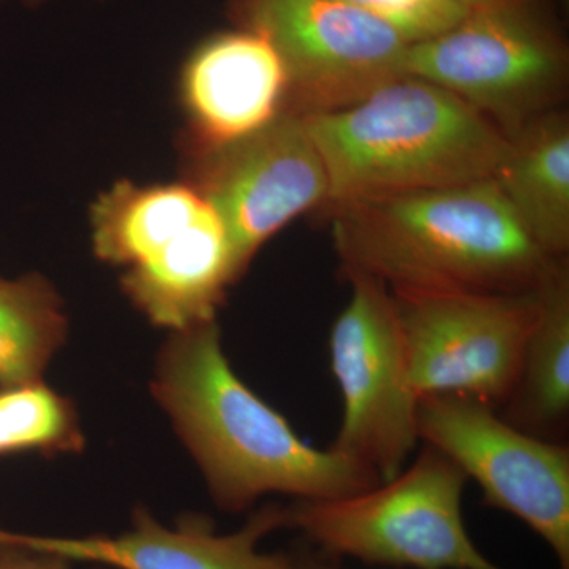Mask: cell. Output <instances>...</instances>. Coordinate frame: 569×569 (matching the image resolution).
<instances>
[{"mask_svg": "<svg viewBox=\"0 0 569 569\" xmlns=\"http://www.w3.org/2000/svg\"><path fill=\"white\" fill-rule=\"evenodd\" d=\"M151 391L223 511H246L268 493L332 500L380 482L355 460L307 443L254 395L228 361L216 320L171 335Z\"/></svg>", "mask_w": 569, "mask_h": 569, "instance_id": "1", "label": "cell"}, {"mask_svg": "<svg viewBox=\"0 0 569 569\" xmlns=\"http://www.w3.org/2000/svg\"><path fill=\"white\" fill-rule=\"evenodd\" d=\"M346 276L389 290L527 293L553 263L531 241L492 178L332 206Z\"/></svg>", "mask_w": 569, "mask_h": 569, "instance_id": "2", "label": "cell"}, {"mask_svg": "<svg viewBox=\"0 0 569 569\" xmlns=\"http://www.w3.org/2000/svg\"><path fill=\"white\" fill-rule=\"evenodd\" d=\"M302 119L323 159L331 206L485 181L509 144L481 112L413 77L351 107Z\"/></svg>", "mask_w": 569, "mask_h": 569, "instance_id": "3", "label": "cell"}, {"mask_svg": "<svg viewBox=\"0 0 569 569\" xmlns=\"http://www.w3.org/2000/svg\"><path fill=\"white\" fill-rule=\"evenodd\" d=\"M467 475L425 445L391 481L332 500H295L288 529L340 560L385 569H507L475 545L463 519Z\"/></svg>", "mask_w": 569, "mask_h": 569, "instance_id": "4", "label": "cell"}, {"mask_svg": "<svg viewBox=\"0 0 569 569\" xmlns=\"http://www.w3.org/2000/svg\"><path fill=\"white\" fill-rule=\"evenodd\" d=\"M568 52L537 0H493L437 39L408 48L407 77L455 93L518 132L563 91Z\"/></svg>", "mask_w": 569, "mask_h": 569, "instance_id": "5", "label": "cell"}, {"mask_svg": "<svg viewBox=\"0 0 569 569\" xmlns=\"http://www.w3.org/2000/svg\"><path fill=\"white\" fill-rule=\"evenodd\" d=\"M537 288L527 293L389 290L419 399L467 396L500 410L518 381L537 321Z\"/></svg>", "mask_w": 569, "mask_h": 569, "instance_id": "6", "label": "cell"}, {"mask_svg": "<svg viewBox=\"0 0 569 569\" xmlns=\"http://www.w3.org/2000/svg\"><path fill=\"white\" fill-rule=\"evenodd\" d=\"M350 301L329 336L331 370L343 415L332 451L369 468L380 482L406 468L419 440V397L408 376L406 347L391 291L350 274Z\"/></svg>", "mask_w": 569, "mask_h": 569, "instance_id": "7", "label": "cell"}, {"mask_svg": "<svg viewBox=\"0 0 569 569\" xmlns=\"http://www.w3.org/2000/svg\"><path fill=\"white\" fill-rule=\"evenodd\" d=\"M419 440L443 452L482 490L485 503L515 516L569 569V447L531 436L497 408L458 395L425 396Z\"/></svg>", "mask_w": 569, "mask_h": 569, "instance_id": "8", "label": "cell"}, {"mask_svg": "<svg viewBox=\"0 0 569 569\" xmlns=\"http://www.w3.org/2000/svg\"><path fill=\"white\" fill-rule=\"evenodd\" d=\"M230 10L279 52L302 114L342 110L407 77L410 44L342 0H231Z\"/></svg>", "mask_w": 569, "mask_h": 569, "instance_id": "9", "label": "cell"}, {"mask_svg": "<svg viewBox=\"0 0 569 569\" xmlns=\"http://www.w3.org/2000/svg\"><path fill=\"white\" fill-rule=\"evenodd\" d=\"M194 187L222 220L239 276L296 217L328 203L323 159L301 112H282L246 140L201 152Z\"/></svg>", "mask_w": 569, "mask_h": 569, "instance_id": "10", "label": "cell"}, {"mask_svg": "<svg viewBox=\"0 0 569 569\" xmlns=\"http://www.w3.org/2000/svg\"><path fill=\"white\" fill-rule=\"evenodd\" d=\"M280 529H288L287 507L272 503L254 511L233 533H217L212 520L200 515L182 516L174 527H164L146 508L134 509L132 527L118 535L0 531L26 548L103 569H280L283 552L260 550L261 542Z\"/></svg>", "mask_w": 569, "mask_h": 569, "instance_id": "11", "label": "cell"}, {"mask_svg": "<svg viewBox=\"0 0 569 569\" xmlns=\"http://www.w3.org/2000/svg\"><path fill=\"white\" fill-rule=\"evenodd\" d=\"M287 69L271 41L250 29L213 33L190 52L181 71L182 104L198 153L261 132L282 114Z\"/></svg>", "mask_w": 569, "mask_h": 569, "instance_id": "12", "label": "cell"}, {"mask_svg": "<svg viewBox=\"0 0 569 569\" xmlns=\"http://www.w3.org/2000/svg\"><path fill=\"white\" fill-rule=\"evenodd\" d=\"M531 241L550 260L569 250V122L542 112L509 134L507 156L493 174Z\"/></svg>", "mask_w": 569, "mask_h": 569, "instance_id": "13", "label": "cell"}, {"mask_svg": "<svg viewBox=\"0 0 569 569\" xmlns=\"http://www.w3.org/2000/svg\"><path fill=\"white\" fill-rule=\"evenodd\" d=\"M193 183L119 182L92 208L93 252L122 276L159 261L208 208Z\"/></svg>", "mask_w": 569, "mask_h": 569, "instance_id": "14", "label": "cell"}, {"mask_svg": "<svg viewBox=\"0 0 569 569\" xmlns=\"http://www.w3.org/2000/svg\"><path fill=\"white\" fill-rule=\"evenodd\" d=\"M538 317L503 418L520 430L563 441L569 421V272L553 263L537 288Z\"/></svg>", "mask_w": 569, "mask_h": 569, "instance_id": "15", "label": "cell"}, {"mask_svg": "<svg viewBox=\"0 0 569 569\" xmlns=\"http://www.w3.org/2000/svg\"><path fill=\"white\" fill-rule=\"evenodd\" d=\"M67 332L61 298L44 277L0 276V385L41 380Z\"/></svg>", "mask_w": 569, "mask_h": 569, "instance_id": "16", "label": "cell"}, {"mask_svg": "<svg viewBox=\"0 0 569 569\" xmlns=\"http://www.w3.org/2000/svg\"><path fill=\"white\" fill-rule=\"evenodd\" d=\"M86 447L77 406L43 383L0 385V458L80 455Z\"/></svg>", "mask_w": 569, "mask_h": 569, "instance_id": "17", "label": "cell"}, {"mask_svg": "<svg viewBox=\"0 0 569 569\" xmlns=\"http://www.w3.org/2000/svg\"><path fill=\"white\" fill-rule=\"evenodd\" d=\"M387 24L407 44L437 39L466 18L458 0H342Z\"/></svg>", "mask_w": 569, "mask_h": 569, "instance_id": "18", "label": "cell"}, {"mask_svg": "<svg viewBox=\"0 0 569 569\" xmlns=\"http://www.w3.org/2000/svg\"><path fill=\"white\" fill-rule=\"evenodd\" d=\"M0 569H78L77 563L17 545L0 533ZM92 569H103L92 567Z\"/></svg>", "mask_w": 569, "mask_h": 569, "instance_id": "19", "label": "cell"}, {"mask_svg": "<svg viewBox=\"0 0 569 569\" xmlns=\"http://www.w3.org/2000/svg\"><path fill=\"white\" fill-rule=\"evenodd\" d=\"M280 569H350L346 560L336 559L321 552L309 542L298 548L283 550V563Z\"/></svg>", "mask_w": 569, "mask_h": 569, "instance_id": "20", "label": "cell"}, {"mask_svg": "<svg viewBox=\"0 0 569 569\" xmlns=\"http://www.w3.org/2000/svg\"><path fill=\"white\" fill-rule=\"evenodd\" d=\"M458 2L466 6L467 9H475V7L485 6V3L493 2V0H458Z\"/></svg>", "mask_w": 569, "mask_h": 569, "instance_id": "21", "label": "cell"}, {"mask_svg": "<svg viewBox=\"0 0 569 569\" xmlns=\"http://www.w3.org/2000/svg\"><path fill=\"white\" fill-rule=\"evenodd\" d=\"M22 2H24L26 6L29 7H37L41 6V3L48 2V0H22Z\"/></svg>", "mask_w": 569, "mask_h": 569, "instance_id": "22", "label": "cell"}]
</instances>
